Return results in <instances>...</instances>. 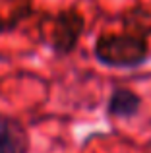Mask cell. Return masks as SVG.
<instances>
[{
    "mask_svg": "<svg viewBox=\"0 0 151 153\" xmlns=\"http://www.w3.org/2000/svg\"><path fill=\"white\" fill-rule=\"evenodd\" d=\"M147 54V39L130 33H103L95 43L97 60L113 68H136L145 62Z\"/></svg>",
    "mask_w": 151,
    "mask_h": 153,
    "instance_id": "cell-1",
    "label": "cell"
},
{
    "mask_svg": "<svg viewBox=\"0 0 151 153\" xmlns=\"http://www.w3.org/2000/svg\"><path fill=\"white\" fill-rule=\"evenodd\" d=\"M85 27V19L76 10H64L53 18L50 45L58 54H68L76 49Z\"/></svg>",
    "mask_w": 151,
    "mask_h": 153,
    "instance_id": "cell-2",
    "label": "cell"
},
{
    "mask_svg": "<svg viewBox=\"0 0 151 153\" xmlns=\"http://www.w3.org/2000/svg\"><path fill=\"white\" fill-rule=\"evenodd\" d=\"M29 134L21 122L0 116V153H27Z\"/></svg>",
    "mask_w": 151,
    "mask_h": 153,
    "instance_id": "cell-3",
    "label": "cell"
},
{
    "mask_svg": "<svg viewBox=\"0 0 151 153\" xmlns=\"http://www.w3.org/2000/svg\"><path fill=\"white\" fill-rule=\"evenodd\" d=\"M141 97L134 93L132 89L118 87L110 93L109 103H107V112L114 118H132L140 112Z\"/></svg>",
    "mask_w": 151,
    "mask_h": 153,
    "instance_id": "cell-4",
    "label": "cell"
},
{
    "mask_svg": "<svg viewBox=\"0 0 151 153\" xmlns=\"http://www.w3.org/2000/svg\"><path fill=\"white\" fill-rule=\"evenodd\" d=\"M122 25H124V33L147 39L151 35V10H145L141 6L132 8L122 16Z\"/></svg>",
    "mask_w": 151,
    "mask_h": 153,
    "instance_id": "cell-5",
    "label": "cell"
},
{
    "mask_svg": "<svg viewBox=\"0 0 151 153\" xmlns=\"http://www.w3.org/2000/svg\"><path fill=\"white\" fill-rule=\"evenodd\" d=\"M4 27H6V22H4V19L0 18V33H2V31H4Z\"/></svg>",
    "mask_w": 151,
    "mask_h": 153,
    "instance_id": "cell-6",
    "label": "cell"
}]
</instances>
